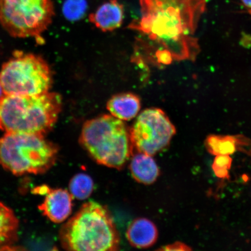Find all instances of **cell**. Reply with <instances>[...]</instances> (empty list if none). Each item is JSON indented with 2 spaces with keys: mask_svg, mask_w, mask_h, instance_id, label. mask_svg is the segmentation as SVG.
Masks as SVG:
<instances>
[{
  "mask_svg": "<svg viewBox=\"0 0 251 251\" xmlns=\"http://www.w3.org/2000/svg\"><path fill=\"white\" fill-rule=\"evenodd\" d=\"M243 4L246 7L249 12H251V0H241Z\"/></svg>",
  "mask_w": 251,
  "mask_h": 251,
  "instance_id": "cell-21",
  "label": "cell"
},
{
  "mask_svg": "<svg viewBox=\"0 0 251 251\" xmlns=\"http://www.w3.org/2000/svg\"><path fill=\"white\" fill-rule=\"evenodd\" d=\"M4 92H3L2 88L1 85V83H0V98L4 95Z\"/></svg>",
  "mask_w": 251,
  "mask_h": 251,
  "instance_id": "cell-22",
  "label": "cell"
},
{
  "mask_svg": "<svg viewBox=\"0 0 251 251\" xmlns=\"http://www.w3.org/2000/svg\"><path fill=\"white\" fill-rule=\"evenodd\" d=\"M129 132L134 153L153 156L167 148L176 130L162 109L151 108L140 113Z\"/></svg>",
  "mask_w": 251,
  "mask_h": 251,
  "instance_id": "cell-8",
  "label": "cell"
},
{
  "mask_svg": "<svg viewBox=\"0 0 251 251\" xmlns=\"http://www.w3.org/2000/svg\"><path fill=\"white\" fill-rule=\"evenodd\" d=\"M62 108V97L56 93L4 94L0 98V130L45 136L54 126Z\"/></svg>",
  "mask_w": 251,
  "mask_h": 251,
  "instance_id": "cell-3",
  "label": "cell"
},
{
  "mask_svg": "<svg viewBox=\"0 0 251 251\" xmlns=\"http://www.w3.org/2000/svg\"><path fill=\"white\" fill-rule=\"evenodd\" d=\"M73 199L70 191L67 190L50 188L38 208L50 221L55 224H60L71 215Z\"/></svg>",
  "mask_w": 251,
  "mask_h": 251,
  "instance_id": "cell-9",
  "label": "cell"
},
{
  "mask_svg": "<svg viewBox=\"0 0 251 251\" xmlns=\"http://www.w3.org/2000/svg\"><path fill=\"white\" fill-rule=\"evenodd\" d=\"M19 221L12 210L0 202V251L11 250L18 239Z\"/></svg>",
  "mask_w": 251,
  "mask_h": 251,
  "instance_id": "cell-15",
  "label": "cell"
},
{
  "mask_svg": "<svg viewBox=\"0 0 251 251\" xmlns=\"http://www.w3.org/2000/svg\"><path fill=\"white\" fill-rule=\"evenodd\" d=\"M250 14H251V12H250Z\"/></svg>",
  "mask_w": 251,
  "mask_h": 251,
  "instance_id": "cell-23",
  "label": "cell"
},
{
  "mask_svg": "<svg viewBox=\"0 0 251 251\" xmlns=\"http://www.w3.org/2000/svg\"><path fill=\"white\" fill-rule=\"evenodd\" d=\"M106 108L113 117L128 121L137 117L141 108L140 97L130 93L116 94L106 104Z\"/></svg>",
  "mask_w": 251,
  "mask_h": 251,
  "instance_id": "cell-13",
  "label": "cell"
},
{
  "mask_svg": "<svg viewBox=\"0 0 251 251\" xmlns=\"http://www.w3.org/2000/svg\"><path fill=\"white\" fill-rule=\"evenodd\" d=\"M205 146L208 152L215 156L230 155L237 151L251 155V140L243 135H209Z\"/></svg>",
  "mask_w": 251,
  "mask_h": 251,
  "instance_id": "cell-10",
  "label": "cell"
},
{
  "mask_svg": "<svg viewBox=\"0 0 251 251\" xmlns=\"http://www.w3.org/2000/svg\"><path fill=\"white\" fill-rule=\"evenodd\" d=\"M232 160L230 155H216L212 164L215 175L219 178H228L231 167Z\"/></svg>",
  "mask_w": 251,
  "mask_h": 251,
  "instance_id": "cell-18",
  "label": "cell"
},
{
  "mask_svg": "<svg viewBox=\"0 0 251 251\" xmlns=\"http://www.w3.org/2000/svg\"><path fill=\"white\" fill-rule=\"evenodd\" d=\"M69 189L74 199L86 200L93 193L94 182L89 175L78 174L72 178L69 185Z\"/></svg>",
  "mask_w": 251,
  "mask_h": 251,
  "instance_id": "cell-16",
  "label": "cell"
},
{
  "mask_svg": "<svg viewBox=\"0 0 251 251\" xmlns=\"http://www.w3.org/2000/svg\"><path fill=\"white\" fill-rule=\"evenodd\" d=\"M141 16L129 25L155 50L159 64L194 61L200 51L195 36L206 0H140Z\"/></svg>",
  "mask_w": 251,
  "mask_h": 251,
  "instance_id": "cell-1",
  "label": "cell"
},
{
  "mask_svg": "<svg viewBox=\"0 0 251 251\" xmlns=\"http://www.w3.org/2000/svg\"><path fill=\"white\" fill-rule=\"evenodd\" d=\"M86 0H66L63 6V13L70 21H77L83 18L87 10Z\"/></svg>",
  "mask_w": 251,
  "mask_h": 251,
  "instance_id": "cell-17",
  "label": "cell"
},
{
  "mask_svg": "<svg viewBox=\"0 0 251 251\" xmlns=\"http://www.w3.org/2000/svg\"><path fill=\"white\" fill-rule=\"evenodd\" d=\"M58 150L45 135L5 133L0 138V165L15 176L45 174L55 165Z\"/></svg>",
  "mask_w": 251,
  "mask_h": 251,
  "instance_id": "cell-5",
  "label": "cell"
},
{
  "mask_svg": "<svg viewBox=\"0 0 251 251\" xmlns=\"http://www.w3.org/2000/svg\"><path fill=\"white\" fill-rule=\"evenodd\" d=\"M130 170L135 180L147 185L154 183L160 172L152 156L139 152L131 156Z\"/></svg>",
  "mask_w": 251,
  "mask_h": 251,
  "instance_id": "cell-14",
  "label": "cell"
},
{
  "mask_svg": "<svg viewBox=\"0 0 251 251\" xmlns=\"http://www.w3.org/2000/svg\"><path fill=\"white\" fill-rule=\"evenodd\" d=\"M126 237L131 246L139 249H149L158 240V229L149 219H135L128 226Z\"/></svg>",
  "mask_w": 251,
  "mask_h": 251,
  "instance_id": "cell-12",
  "label": "cell"
},
{
  "mask_svg": "<svg viewBox=\"0 0 251 251\" xmlns=\"http://www.w3.org/2000/svg\"><path fill=\"white\" fill-rule=\"evenodd\" d=\"M0 83L7 95H37L49 92L53 75L49 65L41 56L15 51L2 66Z\"/></svg>",
  "mask_w": 251,
  "mask_h": 251,
  "instance_id": "cell-6",
  "label": "cell"
},
{
  "mask_svg": "<svg viewBox=\"0 0 251 251\" xmlns=\"http://www.w3.org/2000/svg\"><path fill=\"white\" fill-rule=\"evenodd\" d=\"M124 15V5L118 0H109L90 15L89 21L98 29L106 32L120 27Z\"/></svg>",
  "mask_w": 251,
  "mask_h": 251,
  "instance_id": "cell-11",
  "label": "cell"
},
{
  "mask_svg": "<svg viewBox=\"0 0 251 251\" xmlns=\"http://www.w3.org/2000/svg\"><path fill=\"white\" fill-rule=\"evenodd\" d=\"M54 15L52 0H0V24L15 37L42 39Z\"/></svg>",
  "mask_w": 251,
  "mask_h": 251,
  "instance_id": "cell-7",
  "label": "cell"
},
{
  "mask_svg": "<svg viewBox=\"0 0 251 251\" xmlns=\"http://www.w3.org/2000/svg\"><path fill=\"white\" fill-rule=\"evenodd\" d=\"M50 188L47 186L37 187L34 188L33 190L34 193L39 194L41 195H46L49 192Z\"/></svg>",
  "mask_w": 251,
  "mask_h": 251,
  "instance_id": "cell-20",
  "label": "cell"
},
{
  "mask_svg": "<svg viewBox=\"0 0 251 251\" xmlns=\"http://www.w3.org/2000/svg\"><path fill=\"white\" fill-rule=\"evenodd\" d=\"M79 143L94 161L108 168L121 169L134 153L127 126L111 115L86 121Z\"/></svg>",
  "mask_w": 251,
  "mask_h": 251,
  "instance_id": "cell-4",
  "label": "cell"
},
{
  "mask_svg": "<svg viewBox=\"0 0 251 251\" xmlns=\"http://www.w3.org/2000/svg\"><path fill=\"white\" fill-rule=\"evenodd\" d=\"M159 250L168 251H191V249L189 246H187L186 244L181 242H176L163 247L161 249H159Z\"/></svg>",
  "mask_w": 251,
  "mask_h": 251,
  "instance_id": "cell-19",
  "label": "cell"
},
{
  "mask_svg": "<svg viewBox=\"0 0 251 251\" xmlns=\"http://www.w3.org/2000/svg\"><path fill=\"white\" fill-rule=\"evenodd\" d=\"M61 246L75 251H115L120 248V235L111 213L98 202L84 204L62 227Z\"/></svg>",
  "mask_w": 251,
  "mask_h": 251,
  "instance_id": "cell-2",
  "label": "cell"
}]
</instances>
